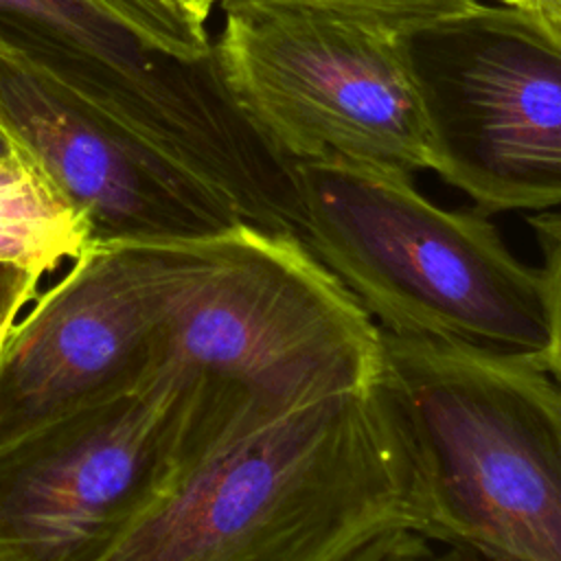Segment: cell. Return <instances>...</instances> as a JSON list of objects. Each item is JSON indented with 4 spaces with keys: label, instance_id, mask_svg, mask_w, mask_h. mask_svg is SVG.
I'll use <instances>...</instances> for the list:
<instances>
[{
    "label": "cell",
    "instance_id": "18",
    "mask_svg": "<svg viewBox=\"0 0 561 561\" xmlns=\"http://www.w3.org/2000/svg\"><path fill=\"white\" fill-rule=\"evenodd\" d=\"M13 140L2 131V127H0V160L4 158V156H9L11 151H13Z\"/></svg>",
    "mask_w": 561,
    "mask_h": 561
},
{
    "label": "cell",
    "instance_id": "2",
    "mask_svg": "<svg viewBox=\"0 0 561 561\" xmlns=\"http://www.w3.org/2000/svg\"><path fill=\"white\" fill-rule=\"evenodd\" d=\"M421 524L412 443L377 377L202 462L99 561H346Z\"/></svg>",
    "mask_w": 561,
    "mask_h": 561
},
{
    "label": "cell",
    "instance_id": "3",
    "mask_svg": "<svg viewBox=\"0 0 561 561\" xmlns=\"http://www.w3.org/2000/svg\"><path fill=\"white\" fill-rule=\"evenodd\" d=\"M300 241L386 333L559 375V217H530L546 265L519 261L482 210L427 199L412 173L344 158L291 164Z\"/></svg>",
    "mask_w": 561,
    "mask_h": 561
},
{
    "label": "cell",
    "instance_id": "13",
    "mask_svg": "<svg viewBox=\"0 0 561 561\" xmlns=\"http://www.w3.org/2000/svg\"><path fill=\"white\" fill-rule=\"evenodd\" d=\"M478 0H217L224 13L243 9H267V7H296V9H318L346 15H359L370 20H381L394 26L419 24L451 15L469 9Z\"/></svg>",
    "mask_w": 561,
    "mask_h": 561
},
{
    "label": "cell",
    "instance_id": "16",
    "mask_svg": "<svg viewBox=\"0 0 561 561\" xmlns=\"http://www.w3.org/2000/svg\"><path fill=\"white\" fill-rule=\"evenodd\" d=\"M533 7L550 22L561 24V0H533Z\"/></svg>",
    "mask_w": 561,
    "mask_h": 561
},
{
    "label": "cell",
    "instance_id": "5",
    "mask_svg": "<svg viewBox=\"0 0 561 561\" xmlns=\"http://www.w3.org/2000/svg\"><path fill=\"white\" fill-rule=\"evenodd\" d=\"M0 53L195 173L241 221L283 217L289 169L232 103L213 53L186 61L149 48L85 0H0Z\"/></svg>",
    "mask_w": 561,
    "mask_h": 561
},
{
    "label": "cell",
    "instance_id": "14",
    "mask_svg": "<svg viewBox=\"0 0 561 561\" xmlns=\"http://www.w3.org/2000/svg\"><path fill=\"white\" fill-rule=\"evenodd\" d=\"M346 561H486L473 552L434 541L412 528L386 530L359 550H355Z\"/></svg>",
    "mask_w": 561,
    "mask_h": 561
},
{
    "label": "cell",
    "instance_id": "1",
    "mask_svg": "<svg viewBox=\"0 0 561 561\" xmlns=\"http://www.w3.org/2000/svg\"><path fill=\"white\" fill-rule=\"evenodd\" d=\"M379 327L291 234L206 237L173 296L156 373L175 482L285 416L370 386Z\"/></svg>",
    "mask_w": 561,
    "mask_h": 561
},
{
    "label": "cell",
    "instance_id": "6",
    "mask_svg": "<svg viewBox=\"0 0 561 561\" xmlns=\"http://www.w3.org/2000/svg\"><path fill=\"white\" fill-rule=\"evenodd\" d=\"M401 28L318 9H243L226 13L213 55L237 110L289 167L344 158L438 173Z\"/></svg>",
    "mask_w": 561,
    "mask_h": 561
},
{
    "label": "cell",
    "instance_id": "10",
    "mask_svg": "<svg viewBox=\"0 0 561 561\" xmlns=\"http://www.w3.org/2000/svg\"><path fill=\"white\" fill-rule=\"evenodd\" d=\"M0 127L88 219L90 243L206 239L241 221L195 173L90 116L2 53Z\"/></svg>",
    "mask_w": 561,
    "mask_h": 561
},
{
    "label": "cell",
    "instance_id": "12",
    "mask_svg": "<svg viewBox=\"0 0 561 561\" xmlns=\"http://www.w3.org/2000/svg\"><path fill=\"white\" fill-rule=\"evenodd\" d=\"M116 24L131 31L149 48L186 61L213 53L206 24L184 0H85Z\"/></svg>",
    "mask_w": 561,
    "mask_h": 561
},
{
    "label": "cell",
    "instance_id": "11",
    "mask_svg": "<svg viewBox=\"0 0 561 561\" xmlns=\"http://www.w3.org/2000/svg\"><path fill=\"white\" fill-rule=\"evenodd\" d=\"M90 245L88 219L22 147L0 160V261L53 272Z\"/></svg>",
    "mask_w": 561,
    "mask_h": 561
},
{
    "label": "cell",
    "instance_id": "4",
    "mask_svg": "<svg viewBox=\"0 0 561 561\" xmlns=\"http://www.w3.org/2000/svg\"><path fill=\"white\" fill-rule=\"evenodd\" d=\"M379 381L416 458L421 535L486 561H561L559 375L379 329Z\"/></svg>",
    "mask_w": 561,
    "mask_h": 561
},
{
    "label": "cell",
    "instance_id": "19",
    "mask_svg": "<svg viewBox=\"0 0 561 561\" xmlns=\"http://www.w3.org/2000/svg\"><path fill=\"white\" fill-rule=\"evenodd\" d=\"M495 2H504V4H519V7L535 9V7H533V0H495Z\"/></svg>",
    "mask_w": 561,
    "mask_h": 561
},
{
    "label": "cell",
    "instance_id": "9",
    "mask_svg": "<svg viewBox=\"0 0 561 561\" xmlns=\"http://www.w3.org/2000/svg\"><path fill=\"white\" fill-rule=\"evenodd\" d=\"M175 484L153 383L0 451V561H99Z\"/></svg>",
    "mask_w": 561,
    "mask_h": 561
},
{
    "label": "cell",
    "instance_id": "15",
    "mask_svg": "<svg viewBox=\"0 0 561 561\" xmlns=\"http://www.w3.org/2000/svg\"><path fill=\"white\" fill-rule=\"evenodd\" d=\"M42 274L9 261H0V348L20 311L37 294Z\"/></svg>",
    "mask_w": 561,
    "mask_h": 561
},
{
    "label": "cell",
    "instance_id": "8",
    "mask_svg": "<svg viewBox=\"0 0 561 561\" xmlns=\"http://www.w3.org/2000/svg\"><path fill=\"white\" fill-rule=\"evenodd\" d=\"M204 239L90 243L0 348V451L145 388Z\"/></svg>",
    "mask_w": 561,
    "mask_h": 561
},
{
    "label": "cell",
    "instance_id": "17",
    "mask_svg": "<svg viewBox=\"0 0 561 561\" xmlns=\"http://www.w3.org/2000/svg\"><path fill=\"white\" fill-rule=\"evenodd\" d=\"M184 4L191 9V13L206 24L210 9L217 4V0H184Z\"/></svg>",
    "mask_w": 561,
    "mask_h": 561
},
{
    "label": "cell",
    "instance_id": "7",
    "mask_svg": "<svg viewBox=\"0 0 561 561\" xmlns=\"http://www.w3.org/2000/svg\"><path fill=\"white\" fill-rule=\"evenodd\" d=\"M440 156L438 175L482 213L561 199V24L476 2L401 28Z\"/></svg>",
    "mask_w": 561,
    "mask_h": 561
}]
</instances>
